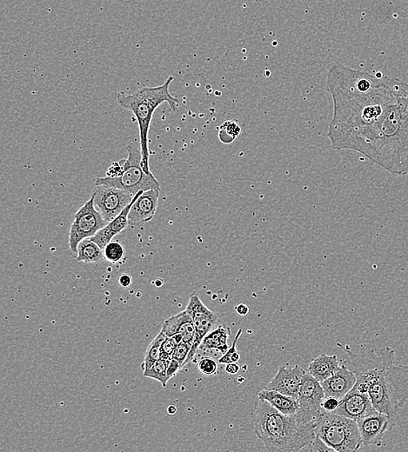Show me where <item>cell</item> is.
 <instances>
[{"label":"cell","instance_id":"cell-29","mask_svg":"<svg viewBox=\"0 0 408 452\" xmlns=\"http://www.w3.org/2000/svg\"><path fill=\"white\" fill-rule=\"evenodd\" d=\"M192 344L181 342L178 344L175 351L172 356V359H176L179 362L182 367L186 366V360H188L190 351H191Z\"/></svg>","mask_w":408,"mask_h":452},{"label":"cell","instance_id":"cell-7","mask_svg":"<svg viewBox=\"0 0 408 452\" xmlns=\"http://www.w3.org/2000/svg\"><path fill=\"white\" fill-rule=\"evenodd\" d=\"M325 398L326 395L322 384L308 371L306 372L300 388L297 420L300 423L315 427V423L325 412L322 406Z\"/></svg>","mask_w":408,"mask_h":452},{"label":"cell","instance_id":"cell-25","mask_svg":"<svg viewBox=\"0 0 408 452\" xmlns=\"http://www.w3.org/2000/svg\"><path fill=\"white\" fill-rule=\"evenodd\" d=\"M106 260L110 263H118L125 255V249L121 242L111 241L110 243L103 250Z\"/></svg>","mask_w":408,"mask_h":452},{"label":"cell","instance_id":"cell-18","mask_svg":"<svg viewBox=\"0 0 408 452\" xmlns=\"http://www.w3.org/2000/svg\"><path fill=\"white\" fill-rule=\"evenodd\" d=\"M258 399L265 400L281 414L286 415H296L299 410L298 399L280 394L275 390L265 389L259 392Z\"/></svg>","mask_w":408,"mask_h":452},{"label":"cell","instance_id":"cell-21","mask_svg":"<svg viewBox=\"0 0 408 452\" xmlns=\"http://www.w3.org/2000/svg\"><path fill=\"white\" fill-rule=\"evenodd\" d=\"M105 260L103 250L90 239L82 240L78 247L76 260L86 264H98Z\"/></svg>","mask_w":408,"mask_h":452},{"label":"cell","instance_id":"cell-30","mask_svg":"<svg viewBox=\"0 0 408 452\" xmlns=\"http://www.w3.org/2000/svg\"><path fill=\"white\" fill-rule=\"evenodd\" d=\"M301 451H334L330 446L327 445L326 443L323 441L322 438L318 437V436H315V438L312 441L309 443L308 446L304 447Z\"/></svg>","mask_w":408,"mask_h":452},{"label":"cell","instance_id":"cell-5","mask_svg":"<svg viewBox=\"0 0 408 452\" xmlns=\"http://www.w3.org/2000/svg\"><path fill=\"white\" fill-rule=\"evenodd\" d=\"M126 152L128 157L124 161V168L117 178L103 177L95 180V185H106L128 192L136 196L141 191L155 189L160 191V184L153 173H148L142 168L141 143L133 140L129 143Z\"/></svg>","mask_w":408,"mask_h":452},{"label":"cell","instance_id":"cell-2","mask_svg":"<svg viewBox=\"0 0 408 452\" xmlns=\"http://www.w3.org/2000/svg\"><path fill=\"white\" fill-rule=\"evenodd\" d=\"M348 354L345 361L356 376L355 390L367 394L374 409L394 420L408 401V366L395 364L391 347L355 354L342 346Z\"/></svg>","mask_w":408,"mask_h":452},{"label":"cell","instance_id":"cell-11","mask_svg":"<svg viewBox=\"0 0 408 452\" xmlns=\"http://www.w3.org/2000/svg\"><path fill=\"white\" fill-rule=\"evenodd\" d=\"M364 446H382L387 431L395 426L389 416L375 411L357 422Z\"/></svg>","mask_w":408,"mask_h":452},{"label":"cell","instance_id":"cell-22","mask_svg":"<svg viewBox=\"0 0 408 452\" xmlns=\"http://www.w3.org/2000/svg\"><path fill=\"white\" fill-rule=\"evenodd\" d=\"M170 359L161 358L144 371L146 378L152 379L160 382L164 388L168 386L169 381L168 376V367Z\"/></svg>","mask_w":408,"mask_h":452},{"label":"cell","instance_id":"cell-20","mask_svg":"<svg viewBox=\"0 0 408 452\" xmlns=\"http://www.w3.org/2000/svg\"><path fill=\"white\" fill-rule=\"evenodd\" d=\"M340 364L336 355L322 354L309 364L307 371L320 383H322L335 374Z\"/></svg>","mask_w":408,"mask_h":452},{"label":"cell","instance_id":"cell-26","mask_svg":"<svg viewBox=\"0 0 408 452\" xmlns=\"http://www.w3.org/2000/svg\"><path fill=\"white\" fill-rule=\"evenodd\" d=\"M243 329H240V330L238 331L235 340H233L232 346L229 347L228 351L225 352V354L223 356H221L219 361H218L219 364H227L230 363L239 362L240 359V355L237 351V342L238 340L240 339L241 334H243Z\"/></svg>","mask_w":408,"mask_h":452},{"label":"cell","instance_id":"cell-10","mask_svg":"<svg viewBox=\"0 0 408 452\" xmlns=\"http://www.w3.org/2000/svg\"><path fill=\"white\" fill-rule=\"evenodd\" d=\"M93 196L95 208L108 222L120 215L134 197L124 190L106 185H96Z\"/></svg>","mask_w":408,"mask_h":452},{"label":"cell","instance_id":"cell-13","mask_svg":"<svg viewBox=\"0 0 408 452\" xmlns=\"http://www.w3.org/2000/svg\"><path fill=\"white\" fill-rule=\"evenodd\" d=\"M306 371L299 366H281L265 389L298 399L301 382Z\"/></svg>","mask_w":408,"mask_h":452},{"label":"cell","instance_id":"cell-14","mask_svg":"<svg viewBox=\"0 0 408 452\" xmlns=\"http://www.w3.org/2000/svg\"><path fill=\"white\" fill-rule=\"evenodd\" d=\"M160 192L158 190L151 189L138 193L136 200L130 210L129 224L148 223L153 219L157 212Z\"/></svg>","mask_w":408,"mask_h":452},{"label":"cell","instance_id":"cell-4","mask_svg":"<svg viewBox=\"0 0 408 452\" xmlns=\"http://www.w3.org/2000/svg\"><path fill=\"white\" fill-rule=\"evenodd\" d=\"M174 81L169 76L163 85L155 87H143L136 93L128 94L118 93L117 103L121 108L130 111L136 116L138 130H140V143L142 153V168L148 173H152L149 165L148 135L151 123L154 112L158 106L168 103L173 112H177L180 104V99L170 93V86Z\"/></svg>","mask_w":408,"mask_h":452},{"label":"cell","instance_id":"cell-3","mask_svg":"<svg viewBox=\"0 0 408 452\" xmlns=\"http://www.w3.org/2000/svg\"><path fill=\"white\" fill-rule=\"evenodd\" d=\"M255 432L268 451H300L315 438V426L300 423L296 415L281 414L265 400L255 404Z\"/></svg>","mask_w":408,"mask_h":452},{"label":"cell","instance_id":"cell-16","mask_svg":"<svg viewBox=\"0 0 408 452\" xmlns=\"http://www.w3.org/2000/svg\"><path fill=\"white\" fill-rule=\"evenodd\" d=\"M160 332L165 338L180 334L183 339L182 342L192 344V346L196 334L192 317L185 310L165 320Z\"/></svg>","mask_w":408,"mask_h":452},{"label":"cell","instance_id":"cell-36","mask_svg":"<svg viewBox=\"0 0 408 452\" xmlns=\"http://www.w3.org/2000/svg\"><path fill=\"white\" fill-rule=\"evenodd\" d=\"M168 412L170 415H174L177 414V408L174 406H170L168 407Z\"/></svg>","mask_w":408,"mask_h":452},{"label":"cell","instance_id":"cell-31","mask_svg":"<svg viewBox=\"0 0 408 452\" xmlns=\"http://www.w3.org/2000/svg\"><path fill=\"white\" fill-rule=\"evenodd\" d=\"M340 400L332 396H326L322 402V409L326 412H332L339 406Z\"/></svg>","mask_w":408,"mask_h":452},{"label":"cell","instance_id":"cell-23","mask_svg":"<svg viewBox=\"0 0 408 452\" xmlns=\"http://www.w3.org/2000/svg\"><path fill=\"white\" fill-rule=\"evenodd\" d=\"M165 337L161 332L158 333L156 338L149 344L146 350L144 362L141 364L142 371H146L152 364L162 358V344H163Z\"/></svg>","mask_w":408,"mask_h":452},{"label":"cell","instance_id":"cell-8","mask_svg":"<svg viewBox=\"0 0 408 452\" xmlns=\"http://www.w3.org/2000/svg\"><path fill=\"white\" fill-rule=\"evenodd\" d=\"M108 224V222L95 208L94 197H91L90 200L74 214V220L69 233L71 252L77 253L78 245L82 240L93 237Z\"/></svg>","mask_w":408,"mask_h":452},{"label":"cell","instance_id":"cell-19","mask_svg":"<svg viewBox=\"0 0 408 452\" xmlns=\"http://www.w3.org/2000/svg\"><path fill=\"white\" fill-rule=\"evenodd\" d=\"M230 333L231 331L228 325H219L202 340L199 351L219 352L221 355H224L229 349L228 341Z\"/></svg>","mask_w":408,"mask_h":452},{"label":"cell","instance_id":"cell-17","mask_svg":"<svg viewBox=\"0 0 408 452\" xmlns=\"http://www.w3.org/2000/svg\"><path fill=\"white\" fill-rule=\"evenodd\" d=\"M137 195L138 193L134 196L133 201L123 210L120 215H118L112 221L108 222V224L105 227L100 230L93 237H90V240L95 242L102 250H104L115 236L124 231L129 225L128 216L130 210L134 201H136Z\"/></svg>","mask_w":408,"mask_h":452},{"label":"cell","instance_id":"cell-24","mask_svg":"<svg viewBox=\"0 0 408 452\" xmlns=\"http://www.w3.org/2000/svg\"><path fill=\"white\" fill-rule=\"evenodd\" d=\"M241 128L235 120H229L223 123L220 128L219 138L225 144H230L240 136Z\"/></svg>","mask_w":408,"mask_h":452},{"label":"cell","instance_id":"cell-33","mask_svg":"<svg viewBox=\"0 0 408 452\" xmlns=\"http://www.w3.org/2000/svg\"><path fill=\"white\" fill-rule=\"evenodd\" d=\"M225 371L230 375H236L240 371V364L238 363H230L225 364Z\"/></svg>","mask_w":408,"mask_h":452},{"label":"cell","instance_id":"cell-32","mask_svg":"<svg viewBox=\"0 0 408 452\" xmlns=\"http://www.w3.org/2000/svg\"><path fill=\"white\" fill-rule=\"evenodd\" d=\"M183 369L181 364L178 362L176 359H170V362L168 367V379H171L174 376H176L179 374V371Z\"/></svg>","mask_w":408,"mask_h":452},{"label":"cell","instance_id":"cell-12","mask_svg":"<svg viewBox=\"0 0 408 452\" xmlns=\"http://www.w3.org/2000/svg\"><path fill=\"white\" fill-rule=\"evenodd\" d=\"M375 411H377L372 406L369 395L352 389L346 396L340 400L339 406L334 412L358 422Z\"/></svg>","mask_w":408,"mask_h":452},{"label":"cell","instance_id":"cell-34","mask_svg":"<svg viewBox=\"0 0 408 452\" xmlns=\"http://www.w3.org/2000/svg\"><path fill=\"white\" fill-rule=\"evenodd\" d=\"M133 283L132 277L129 274H123L120 277H118V284H120L121 287L123 288H128L130 285Z\"/></svg>","mask_w":408,"mask_h":452},{"label":"cell","instance_id":"cell-15","mask_svg":"<svg viewBox=\"0 0 408 452\" xmlns=\"http://www.w3.org/2000/svg\"><path fill=\"white\" fill-rule=\"evenodd\" d=\"M356 384V376L346 363H340L335 374L325 380L322 384L325 395L332 398L343 399Z\"/></svg>","mask_w":408,"mask_h":452},{"label":"cell","instance_id":"cell-27","mask_svg":"<svg viewBox=\"0 0 408 452\" xmlns=\"http://www.w3.org/2000/svg\"><path fill=\"white\" fill-rule=\"evenodd\" d=\"M182 341H183V339H182V336L180 334L165 338L163 344H162V358L171 359L178 344L181 343Z\"/></svg>","mask_w":408,"mask_h":452},{"label":"cell","instance_id":"cell-28","mask_svg":"<svg viewBox=\"0 0 408 452\" xmlns=\"http://www.w3.org/2000/svg\"><path fill=\"white\" fill-rule=\"evenodd\" d=\"M198 369L205 376H215L219 374L217 361L209 356H205L198 362Z\"/></svg>","mask_w":408,"mask_h":452},{"label":"cell","instance_id":"cell-35","mask_svg":"<svg viewBox=\"0 0 408 452\" xmlns=\"http://www.w3.org/2000/svg\"><path fill=\"white\" fill-rule=\"evenodd\" d=\"M235 311L240 316H247L249 312V308L247 304H240L235 307Z\"/></svg>","mask_w":408,"mask_h":452},{"label":"cell","instance_id":"cell-9","mask_svg":"<svg viewBox=\"0 0 408 452\" xmlns=\"http://www.w3.org/2000/svg\"><path fill=\"white\" fill-rule=\"evenodd\" d=\"M185 311L192 317L196 332L195 339H194L191 351H190L188 360H186V364H188L195 358L202 340L209 332L215 330L217 327L220 318L215 312L209 310L205 307L195 292L190 295Z\"/></svg>","mask_w":408,"mask_h":452},{"label":"cell","instance_id":"cell-6","mask_svg":"<svg viewBox=\"0 0 408 452\" xmlns=\"http://www.w3.org/2000/svg\"><path fill=\"white\" fill-rule=\"evenodd\" d=\"M315 432L334 451L354 452L363 446L357 422L334 411L324 412Z\"/></svg>","mask_w":408,"mask_h":452},{"label":"cell","instance_id":"cell-1","mask_svg":"<svg viewBox=\"0 0 408 452\" xmlns=\"http://www.w3.org/2000/svg\"><path fill=\"white\" fill-rule=\"evenodd\" d=\"M334 101L328 137L395 177L408 175V84L339 63L328 71Z\"/></svg>","mask_w":408,"mask_h":452}]
</instances>
